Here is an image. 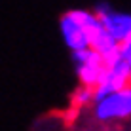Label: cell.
I'll return each mask as SVG.
<instances>
[{
	"instance_id": "7a4b0ae2",
	"label": "cell",
	"mask_w": 131,
	"mask_h": 131,
	"mask_svg": "<svg viewBox=\"0 0 131 131\" xmlns=\"http://www.w3.org/2000/svg\"><path fill=\"white\" fill-rule=\"evenodd\" d=\"M70 59H72V67H74L78 84L95 89L103 82L108 65L97 49L85 48L80 51H70Z\"/></svg>"
},
{
	"instance_id": "5b68a950",
	"label": "cell",
	"mask_w": 131,
	"mask_h": 131,
	"mask_svg": "<svg viewBox=\"0 0 131 131\" xmlns=\"http://www.w3.org/2000/svg\"><path fill=\"white\" fill-rule=\"evenodd\" d=\"M131 84V69L129 65L124 61V57H120L118 61L110 63L106 67V72H105V78L103 82L93 89V101L105 97L106 93H112L116 89H122L125 85Z\"/></svg>"
},
{
	"instance_id": "8992f818",
	"label": "cell",
	"mask_w": 131,
	"mask_h": 131,
	"mask_svg": "<svg viewBox=\"0 0 131 131\" xmlns=\"http://www.w3.org/2000/svg\"><path fill=\"white\" fill-rule=\"evenodd\" d=\"M70 105L74 110H85L93 105V88L78 84V88L70 95Z\"/></svg>"
},
{
	"instance_id": "6da1fadb",
	"label": "cell",
	"mask_w": 131,
	"mask_h": 131,
	"mask_svg": "<svg viewBox=\"0 0 131 131\" xmlns=\"http://www.w3.org/2000/svg\"><path fill=\"white\" fill-rule=\"evenodd\" d=\"M88 110L91 120L101 127L127 124L131 120V84L93 101Z\"/></svg>"
},
{
	"instance_id": "3957f363",
	"label": "cell",
	"mask_w": 131,
	"mask_h": 131,
	"mask_svg": "<svg viewBox=\"0 0 131 131\" xmlns=\"http://www.w3.org/2000/svg\"><path fill=\"white\" fill-rule=\"evenodd\" d=\"M59 34L69 51L91 48L88 29L84 25V10H69L59 17Z\"/></svg>"
},
{
	"instance_id": "52a82bcc",
	"label": "cell",
	"mask_w": 131,
	"mask_h": 131,
	"mask_svg": "<svg viewBox=\"0 0 131 131\" xmlns=\"http://www.w3.org/2000/svg\"><path fill=\"white\" fill-rule=\"evenodd\" d=\"M120 51H122V57H124V61L129 65L131 69V40H127V42H124L120 46Z\"/></svg>"
},
{
	"instance_id": "ba28073f",
	"label": "cell",
	"mask_w": 131,
	"mask_h": 131,
	"mask_svg": "<svg viewBox=\"0 0 131 131\" xmlns=\"http://www.w3.org/2000/svg\"><path fill=\"white\" fill-rule=\"evenodd\" d=\"M127 127H129V129H131V120H129V122H127Z\"/></svg>"
},
{
	"instance_id": "277c9868",
	"label": "cell",
	"mask_w": 131,
	"mask_h": 131,
	"mask_svg": "<svg viewBox=\"0 0 131 131\" xmlns=\"http://www.w3.org/2000/svg\"><path fill=\"white\" fill-rule=\"evenodd\" d=\"M93 12L97 13L103 27L106 29V32L112 38H116L120 44L131 40V13L129 12L116 10L108 2H97Z\"/></svg>"
}]
</instances>
